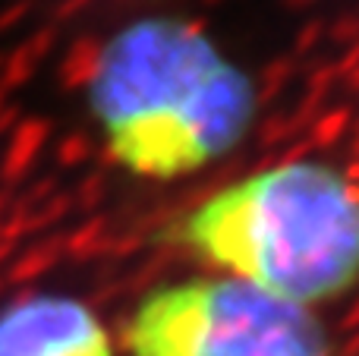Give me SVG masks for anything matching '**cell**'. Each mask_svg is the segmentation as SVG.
Wrapping results in <instances>:
<instances>
[{
	"instance_id": "1",
	"label": "cell",
	"mask_w": 359,
	"mask_h": 356,
	"mask_svg": "<svg viewBox=\"0 0 359 356\" xmlns=\"http://www.w3.org/2000/svg\"><path fill=\"white\" fill-rule=\"evenodd\" d=\"M86 98L107 155L145 180H180L230 155L259 111L246 69L180 16L114 32L95 54Z\"/></svg>"
},
{
	"instance_id": "2",
	"label": "cell",
	"mask_w": 359,
	"mask_h": 356,
	"mask_svg": "<svg viewBox=\"0 0 359 356\" xmlns=\"http://www.w3.org/2000/svg\"><path fill=\"white\" fill-rule=\"evenodd\" d=\"M161 240L316 309L359 287V177L325 158H284L198 199Z\"/></svg>"
},
{
	"instance_id": "4",
	"label": "cell",
	"mask_w": 359,
	"mask_h": 356,
	"mask_svg": "<svg viewBox=\"0 0 359 356\" xmlns=\"http://www.w3.org/2000/svg\"><path fill=\"white\" fill-rule=\"evenodd\" d=\"M0 356H117V347L86 300L35 290L0 306Z\"/></svg>"
},
{
	"instance_id": "3",
	"label": "cell",
	"mask_w": 359,
	"mask_h": 356,
	"mask_svg": "<svg viewBox=\"0 0 359 356\" xmlns=\"http://www.w3.org/2000/svg\"><path fill=\"white\" fill-rule=\"evenodd\" d=\"M120 347L126 356H337L316 309L221 271L149 290Z\"/></svg>"
}]
</instances>
